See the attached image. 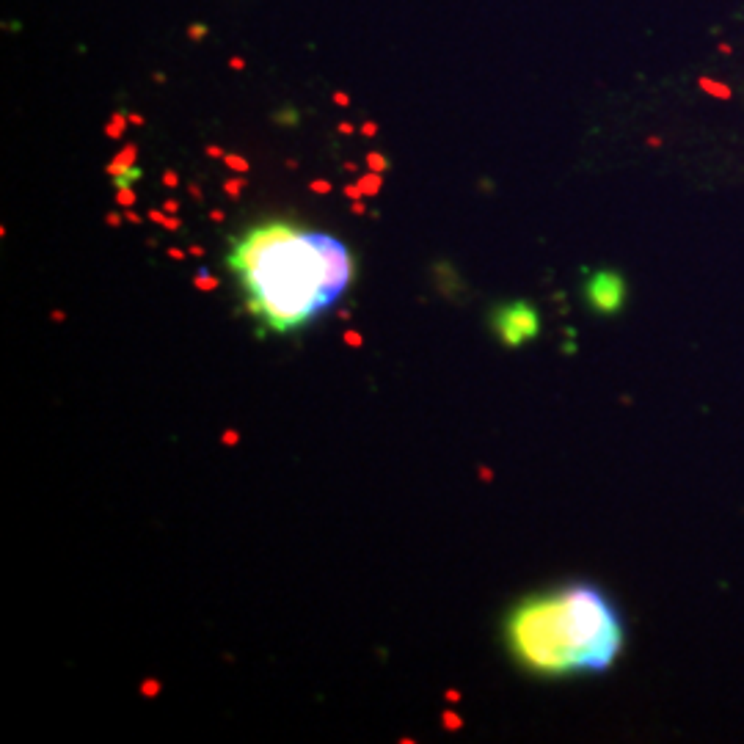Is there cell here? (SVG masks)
<instances>
[{
  "instance_id": "2",
  "label": "cell",
  "mask_w": 744,
  "mask_h": 744,
  "mask_svg": "<svg viewBox=\"0 0 744 744\" xmlns=\"http://www.w3.org/2000/svg\"><path fill=\"white\" fill-rule=\"evenodd\" d=\"M248 315L273 334H292L312 323L334 301L317 232L290 221H265L232 240L227 257Z\"/></svg>"
},
{
  "instance_id": "23",
  "label": "cell",
  "mask_w": 744,
  "mask_h": 744,
  "mask_svg": "<svg viewBox=\"0 0 744 744\" xmlns=\"http://www.w3.org/2000/svg\"><path fill=\"white\" fill-rule=\"evenodd\" d=\"M105 224H108V227H122V215H119V213H108V215H105Z\"/></svg>"
},
{
  "instance_id": "20",
  "label": "cell",
  "mask_w": 744,
  "mask_h": 744,
  "mask_svg": "<svg viewBox=\"0 0 744 744\" xmlns=\"http://www.w3.org/2000/svg\"><path fill=\"white\" fill-rule=\"evenodd\" d=\"M165 218H168L165 210H149V221H155L158 227H165Z\"/></svg>"
},
{
  "instance_id": "28",
  "label": "cell",
  "mask_w": 744,
  "mask_h": 744,
  "mask_svg": "<svg viewBox=\"0 0 744 744\" xmlns=\"http://www.w3.org/2000/svg\"><path fill=\"white\" fill-rule=\"evenodd\" d=\"M207 155H210V158H221V160L227 158V152H224L221 146H215V144H213V146H207Z\"/></svg>"
},
{
  "instance_id": "24",
  "label": "cell",
  "mask_w": 744,
  "mask_h": 744,
  "mask_svg": "<svg viewBox=\"0 0 744 744\" xmlns=\"http://www.w3.org/2000/svg\"><path fill=\"white\" fill-rule=\"evenodd\" d=\"M179 227H182V221H179L177 215H168V218H165V229H168V232H177Z\"/></svg>"
},
{
  "instance_id": "17",
  "label": "cell",
  "mask_w": 744,
  "mask_h": 744,
  "mask_svg": "<svg viewBox=\"0 0 744 744\" xmlns=\"http://www.w3.org/2000/svg\"><path fill=\"white\" fill-rule=\"evenodd\" d=\"M345 345H351V348H361L364 345V336L361 334H356V331H345Z\"/></svg>"
},
{
  "instance_id": "19",
  "label": "cell",
  "mask_w": 744,
  "mask_h": 744,
  "mask_svg": "<svg viewBox=\"0 0 744 744\" xmlns=\"http://www.w3.org/2000/svg\"><path fill=\"white\" fill-rule=\"evenodd\" d=\"M345 196L351 198V201H356V198H364V191H361V185H345Z\"/></svg>"
},
{
  "instance_id": "9",
  "label": "cell",
  "mask_w": 744,
  "mask_h": 744,
  "mask_svg": "<svg viewBox=\"0 0 744 744\" xmlns=\"http://www.w3.org/2000/svg\"><path fill=\"white\" fill-rule=\"evenodd\" d=\"M194 287L196 290H201V292H213V290H218L221 287V282L210 273V270H198L194 276Z\"/></svg>"
},
{
  "instance_id": "36",
  "label": "cell",
  "mask_w": 744,
  "mask_h": 744,
  "mask_svg": "<svg viewBox=\"0 0 744 744\" xmlns=\"http://www.w3.org/2000/svg\"><path fill=\"white\" fill-rule=\"evenodd\" d=\"M188 254H194V257H204V248H201V246H191V248H188Z\"/></svg>"
},
{
  "instance_id": "27",
  "label": "cell",
  "mask_w": 744,
  "mask_h": 744,
  "mask_svg": "<svg viewBox=\"0 0 744 744\" xmlns=\"http://www.w3.org/2000/svg\"><path fill=\"white\" fill-rule=\"evenodd\" d=\"M351 210H353V215H364V213H367V204H364V198H356V201L351 204Z\"/></svg>"
},
{
  "instance_id": "8",
  "label": "cell",
  "mask_w": 744,
  "mask_h": 744,
  "mask_svg": "<svg viewBox=\"0 0 744 744\" xmlns=\"http://www.w3.org/2000/svg\"><path fill=\"white\" fill-rule=\"evenodd\" d=\"M358 185H361L364 196H375L378 191H381V185H384V177H381L378 171H370V174L358 177Z\"/></svg>"
},
{
  "instance_id": "33",
  "label": "cell",
  "mask_w": 744,
  "mask_h": 744,
  "mask_svg": "<svg viewBox=\"0 0 744 744\" xmlns=\"http://www.w3.org/2000/svg\"><path fill=\"white\" fill-rule=\"evenodd\" d=\"M127 119H130V122H132V125H138V127L144 125V116H141V113H130Z\"/></svg>"
},
{
  "instance_id": "5",
  "label": "cell",
  "mask_w": 744,
  "mask_h": 744,
  "mask_svg": "<svg viewBox=\"0 0 744 744\" xmlns=\"http://www.w3.org/2000/svg\"><path fill=\"white\" fill-rule=\"evenodd\" d=\"M317 240H320V251H323V259H325L328 295H331V301H336V298L345 295L348 284H351V279H353V259H351L348 246L339 243L336 237L317 232Z\"/></svg>"
},
{
  "instance_id": "16",
  "label": "cell",
  "mask_w": 744,
  "mask_h": 744,
  "mask_svg": "<svg viewBox=\"0 0 744 744\" xmlns=\"http://www.w3.org/2000/svg\"><path fill=\"white\" fill-rule=\"evenodd\" d=\"M309 191L312 194H331V182L328 179H312L309 182Z\"/></svg>"
},
{
  "instance_id": "4",
  "label": "cell",
  "mask_w": 744,
  "mask_h": 744,
  "mask_svg": "<svg viewBox=\"0 0 744 744\" xmlns=\"http://www.w3.org/2000/svg\"><path fill=\"white\" fill-rule=\"evenodd\" d=\"M584 298L595 315H617L626 306V279L617 270H595L584 282Z\"/></svg>"
},
{
  "instance_id": "39",
  "label": "cell",
  "mask_w": 744,
  "mask_h": 744,
  "mask_svg": "<svg viewBox=\"0 0 744 744\" xmlns=\"http://www.w3.org/2000/svg\"><path fill=\"white\" fill-rule=\"evenodd\" d=\"M191 196H194V198H201V191H198V185H191Z\"/></svg>"
},
{
  "instance_id": "35",
  "label": "cell",
  "mask_w": 744,
  "mask_h": 744,
  "mask_svg": "<svg viewBox=\"0 0 744 744\" xmlns=\"http://www.w3.org/2000/svg\"><path fill=\"white\" fill-rule=\"evenodd\" d=\"M210 218H213L215 224H221V221H224V213H221V210H213V213H210Z\"/></svg>"
},
{
  "instance_id": "10",
  "label": "cell",
  "mask_w": 744,
  "mask_h": 744,
  "mask_svg": "<svg viewBox=\"0 0 744 744\" xmlns=\"http://www.w3.org/2000/svg\"><path fill=\"white\" fill-rule=\"evenodd\" d=\"M367 168H370V171H378V174H384V171L389 168V160L384 158V155H381V152H370V155H367Z\"/></svg>"
},
{
  "instance_id": "7",
  "label": "cell",
  "mask_w": 744,
  "mask_h": 744,
  "mask_svg": "<svg viewBox=\"0 0 744 744\" xmlns=\"http://www.w3.org/2000/svg\"><path fill=\"white\" fill-rule=\"evenodd\" d=\"M127 122H130L127 116H125L122 111H116V113L111 116V122L105 125V135H108V138H113V141H119V138L125 135V130H127Z\"/></svg>"
},
{
  "instance_id": "30",
  "label": "cell",
  "mask_w": 744,
  "mask_h": 744,
  "mask_svg": "<svg viewBox=\"0 0 744 744\" xmlns=\"http://www.w3.org/2000/svg\"><path fill=\"white\" fill-rule=\"evenodd\" d=\"M168 257H171V259H185L188 254H185L182 248H168Z\"/></svg>"
},
{
  "instance_id": "14",
  "label": "cell",
  "mask_w": 744,
  "mask_h": 744,
  "mask_svg": "<svg viewBox=\"0 0 744 744\" xmlns=\"http://www.w3.org/2000/svg\"><path fill=\"white\" fill-rule=\"evenodd\" d=\"M224 163H227L232 171H240V174H246V171L251 168V165H248V160H246V158H240V155H227V158H224Z\"/></svg>"
},
{
  "instance_id": "32",
  "label": "cell",
  "mask_w": 744,
  "mask_h": 744,
  "mask_svg": "<svg viewBox=\"0 0 744 744\" xmlns=\"http://www.w3.org/2000/svg\"><path fill=\"white\" fill-rule=\"evenodd\" d=\"M336 130H339L342 135H351V132H353V125H348V122H339V127H336Z\"/></svg>"
},
{
  "instance_id": "22",
  "label": "cell",
  "mask_w": 744,
  "mask_h": 744,
  "mask_svg": "<svg viewBox=\"0 0 744 744\" xmlns=\"http://www.w3.org/2000/svg\"><path fill=\"white\" fill-rule=\"evenodd\" d=\"M188 36H191V39H201V36H207V28H204V25H191V28H188Z\"/></svg>"
},
{
  "instance_id": "21",
  "label": "cell",
  "mask_w": 744,
  "mask_h": 744,
  "mask_svg": "<svg viewBox=\"0 0 744 744\" xmlns=\"http://www.w3.org/2000/svg\"><path fill=\"white\" fill-rule=\"evenodd\" d=\"M221 441H224L227 447H234V444L240 441V436H237V430H224V436H221Z\"/></svg>"
},
{
  "instance_id": "38",
  "label": "cell",
  "mask_w": 744,
  "mask_h": 744,
  "mask_svg": "<svg viewBox=\"0 0 744 744\" xmlns=\"http://www.w3.org/2000/svg\"><path fill=\"white\" fill-rule=\"evenodd\" d=\"M229 66H232V69H243L246 64H243V58H232V61H229Z\"/></svg>"
},
{
  "instance_id": "29",
  "label": "cell",
  "mask_w": 744,
  "mask_h": 744,
  "mask_svg": "<svg viewBox=\"0 0 744 744\" xmlns=\"http://www.w3.org/2000/svg\"><path fill=\"white\" fill-rule=\"evenodd\" d=\"M163 210H165L168 215H177V210H179V204H177L174 198H168V201H163Z\"/></svg>"
},
{
  "instance_id": "3",
  "label": "cell",
  "mask_w": 744,
  "mask_h": 744,
  "mask_svg": "<svg viewBox=\"0 0 744 744\" xmlns=\"http://www.w3.org/2000/svg\"><path fill=\"white\" fill-rule=\"evenodd\" d=\"M491 325L505 348H521L541 334V315L527 301H510L493 309Z\"/></svg>"
},
{
  "instance_id": "6",
  "label": "cell",
  "mask_w": 744,
  "mask_h": 744,
  "mask_svg": "<svg viewBox=\"0 0 744 744\" xmlns=\"http://www.w3.org/2000/svg\"><path fill=\"white\" fill-rule=\"evenodd\" d=\"M135 160H138V146L135 144H125L122 152L108 163L105 171H108V177H122V174H127L130 168H135Z\"/></svg>"
},
{
  "instance_id": "11",
  "label": "cell",
  "mask_w": 744,
  "mask_h": 744,
  "mask_svg": "<svg viewBox=\"0 0 744 744\" xmlns=\"http://www.w3.org/2000/svg\"><path fill=\"white\" fill-rule=\"evenodd\" d=\"M116 204H119V207H125V210H130V207L135 204V191H132L130 185H125V188H116Z\"/></svg>"
},
{
  "instance_id": "13",
  "label": "cell",
  "mask_w": 744,
  "mask_h": 744,
  "mask_svg": "<svg viewBox=\"0 0 744 744\" xmlns=\"http://www.w3.org/2000/svg\"><path fill=\"white\" fill-rule=\"evenodd\" d=\"M441 722H444V731H450V733L463 728V719L455 712H441Z\"/></svg>"
},
{
  "instance_id": "34",
  "label": "cell",
  "mask_w": 744,
  "mask_h": 744,
  "mask_svg": "<svg viewBox=\"0 0 744 744\" xmlns=\"http://www.w3.org/2000/svg\"><path fill=\"white\" fill-rule=\"evenodd\" d=\"M447 700H450V703H458V700H460V692H455V689H447Z\"/></svg>"
},
{
  "instance_id": "31",
  "label": "cell",
  "mask_w": 744,
  "mask_h": 744,
  "mask_svg": "<svg viewBox=\"0 0 744 744\" xmlns=\"http://www.w3.org/2000/svg\"><path fill=\"white\" fill-rule=\"evenodd\" d=\"M125 221H130V224H141V215H135L132 210H127V213H125Z\"/></svg>"
},
{
  "instance_id": "26",
  "label": "cell",
  "mask_w": 744,
  "mask_h": 744,
  "mask_svg": "<svg viewBox=\"0 0 744 744\" xmlns=\"http://www.w3.org/2000/svg\"><path fill=\"white\" fill-rule=\"evenodd\" d=\"M361 132H364L367 138H372V135L378 132V125H375V122H364V125H361Z\"/></svg>"
},
{
  "instance_id": "12",
  "label": "cell",
  "mask_w": 744,
  "mask_h": 744,
  "mask_svg": "<svg viewBox=\"0 0 744 744\" xmlns=\"http://www.w3.org/2000/svg\"><path fill=\"white\" fill-rule=\"evenodd\" d=\"M246 188V179L243 177H232V179H227L224 182V194L232 196V198H240V191Z\"/></svg>"
},
{
  "instance_id": "15",
  "label": "cell",
  "mask_w": 744,
  "mask_h": 744,
  "mask_svg": "<svg viewBox=\"0 0 744 744\" xmlns=\"http://www.w3.org/2000/svg\"><path fill=\"white\" fill-rule=\"evenodd\" d=\"M160 681H155V679H146L144 683H141V695H146V698H158L160 695Z\"/></svg>"
},
{
  "instance_id": "25",
  "label": "cell",
  "mask_w": 744,
  "mask_h": 744,
  "mask_svg": "<svg viewBox=\"0 0 744 744\" xmlns=\"http://www.w3.org/2000/svg\"><path fill=\"white\" fill-rule=\"evenodd\" d=\"M334 102L342 105V108H348V105H351V97H348L345 92H334Z\"/></svg>"
},
{
  "instance_id": "18",
  "label": "cell",
  "mask_w": 744,
  "mask_h": 744,
  "mask_svg": "<svg viewBox=\"0 0 744 744\" xmlns=\"http://www.w3.org/2000/svg\"><path fill=\"white\" fill-rule=\"evenodd\" d=\"M163 185H165V188H177V185H179V177H177V171H171V168H168V171H163Z\"/></svg>"
},
{
  "instance_id": "37",
  "label": "cell",
  "mask_w": 744,
  "mask_h": 744,
  "mask_svg": "<svg viewBox=\"0 0 744 744\" xmlns=\"http://www.w3.org/2000/svg\"><path fill=\"white\" fill-rule=\"evenodd\" d=\"M50 317H53V323H64V320H66V315H64V312H53Z\"/></svg>"
},
{
  "instance_id": "1",
  "label": "cell",
  "mask_w": 744,
  "mask_h": 744,
  "mask_svg": "<svg viewBox=\"0 0 744 744\" xmlns=\"http://www.w3.org/2000/svg\"><path fill=\"white\" fill-rule=\"evenodd\" d=\"M505 643L527 673L562 679L607 673L623 650L626 629L601 587L571 582L521 598L505 617Z\"/></svg>"
}]
</instances>
